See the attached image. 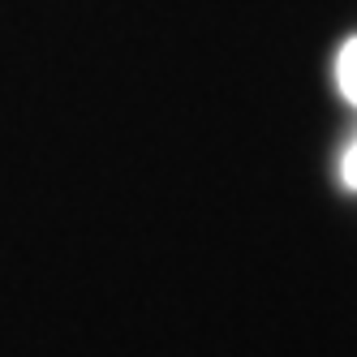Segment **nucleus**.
Instances as JSON below:
<instances>
[{
	"label": "nucleus",
	"mask_w": 357,
	"mask_h": 357,
	"mask_svg": "<svg viewBox=\"0 0 357 357\" xmlns=\"http://www.w3.org/2000/svg\"><path fill=\"white\" fill-rule=\"evenodd\" d=\"M336 82H340L344 99L357 108V39H349L340 47V56H336Z\"/></svg>",
	"instance_id": "1"
},
{
	"label": "nucleus",
	"mask_w": 357,
	"mask_h": 357,
	"mask_svg": "<svg viewBox=\"0 0 357 357\" xmlns=\"http://www.w3.org/2000/svg\"><path fill=\"white\" fill-rule=\"evenodd\" d=\"M340 176H344V185H349V190H357V138H353V142H349V151H344Z\"/></svg>",
	"instance_id": "2"
}]
</instances>
